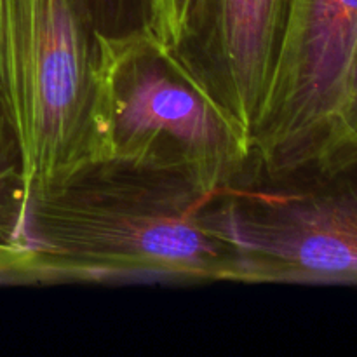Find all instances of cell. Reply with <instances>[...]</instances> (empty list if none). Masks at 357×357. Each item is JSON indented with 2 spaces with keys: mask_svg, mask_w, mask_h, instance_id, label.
Instances as JSON below:
<instances>
[{
  "mask_svg": "<svg viewBox=\"0 0 357 357\" xmlns=\"http://www.w3.org/2000/svg\"><path fill=\"white\" fill-rule=\"evenodd\" d=\"M232 187L206 192L121 160L91 164L24 204L16 281H236L232 250L206 222Z\"/></svg>",
  "mask_w": 357,
  "mask_h": 357,
  "instance_id": "cell-1",
  "label": "cell"
},
{
  "mask_svg": "<svg viewBox=\"0 0 357 357\" xmlns=\"http://www.w3.org/2000/svg\"><path fill=\"white\" fill-rule=\"evenodd\" d=\"M98 115L107 159L223 192L251 160V136L183 49L145 28L98 30Z\"/></svg>",
  "mask_w": 357,
  "mask_h": 357,
  "instance_id": "cell-2",
  "label": "cell"
},
{
  "mask_svg": "<svg viewBox=\"0 0 357 357\" xmlns=\"http://www.w3.org/2000/svg\"><path fill=\"white\" fill-rule=\"evenodd\" d=\"M0 105L20 153L21 211L107 159L98 30L82 0H0Z\"/></svg>",
  "mask_w": 357,
  "mask_h": 357,
  "instance_id": "cell-3",
  "label": "cell"
},
{
  "mask_svg": "<svg viewBox=\"0 0 357 357\" xmlns=\"http://www.w3.org/2000/svg\"><path fill=\"white\" fill-rule=\"evenodd\" d=\"M357 66V0H289L251 131V160L271 178L317 169Z\"/></svg>",
  "mask_w": 357,
  "mask_h": 357,
  "instance_id": "cell-4",
  "label": "cell"
},
{
  "mask_svg": "<svg viewBox=\"0 0 357 357\" xmlns=\"http://www.w3.org/2000/svg\"><path fill=\"white\" fill-rule=\"evenodd\" d=\"M206 222L236 258V281L357 286V183L330 192L232 187Z\"/></svg>",
  "mask_w": 357,
  "mask_h": 357,
  "instance_id": "cell-5",
  "label": "cell"
},
{
  "mask_svg": "<svg viewBox=\"0 0 357 357\" xmlns=\"http://www.w3.org/2000/svg\"><path fill=\"white\" fill-rule=\"evenodd\" d=\"M289 0H197L183 51L236 121L253 131Z\"/></svg>",
  "mask_w": 357,
  "mask_h": 357,
  "instance_id": "cell-6",
  "label": "cell"
},
{
  "mask_svg": "<svg viewBox=\"0 0 357 357\" xmlns=\"http://www.w3.org/2000/svg\"><path fill=\"white\" fill-rule=\"evenodd\" d=\"M20 216V153L0 105V279L7 281H16L21 265Z\"/></svg>",
  "mask_w": 357,
  "mask_h": 357,
  "instance_id": "cell-7",
  "label": "cell"
},
{
  "mask_svg": "<svg viewBox=\"0 0 357 357\" xmlns=\"http://www.w3.org/2000/svg\"><path fill=\"white\" fill-rule=\"evenodd\" d=\"M357 166V66L347 103L335 124L316 171L337 174Z\"/></svg>",
  "mask_w": 357,
  "mask_h": 357,
  "instance_id": "cell-8",
  "label": "cell"
},
{
  "mask_svg": "<svg viewBox=\"0 0 357 357\" xmlns=\"http://www.w3.org/2000/svg\"><path fill=\"white\" fill-rule=\"evenodd\" d=\"M96 30L107 35L146 28L152 0H82Z\"/></svg>",
  "mask_w": 357,
  "mask_h": 357,
  "instance_id": "cell-9",
  "label": "cell"
},
{
  "mask_svg": "<svg viewBox=\"0 0 357 357\" xmlns=\"http://www.w3.org/2000/svg\"><path fill=\"white\" fill-rule=\"evenodd\" d=\"M197 0H152L145 30L167 47H183L192 33V20Z\"/></svg>",
  "mask_w": 357,
  "mask_h": 357,
  "instance_id": "cell-10",
  "label": "cell"
}]
</instances>
